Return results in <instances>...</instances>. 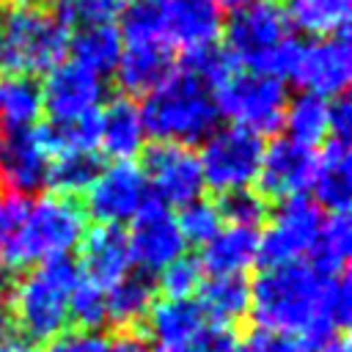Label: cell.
I'll return each instance as SVG.
<instances>
[{"instance_id":"cell-1","label":"cell","mask_w":352,"mask_h":352,"mask_svg":"<svg viewBox=\"0 0 352 352\" xmlns=\"http://www.w3.org/2000/svg\"><path fill=\"white\" fill-rule=\"evenodd\" d=\"M324 278L311 264L264 267L250 286V314L258 327L300 338L302 349L333 336L322 324Z\"/></svg>"},{"instance_id":"cell-2","label":"cell","mask_w":352,"mask_h":352,"mask_svg":"<svg viewBox=\"0 0 352 352\" xmlns=\"http://www.w3.org/2000/svg\"><path fill=\"white\" fill-rule=\"evenodd\" d=\"M85 223V212L74 198L50 192L28 201L16 234L0 248V267L6 272H22L47 258L69 256L80 245Z\"/></svg>"},{"instance_id":"cell-3","label":"cell","mask_w":352,"mask_h":352,"mask_svg":"<svg viewBox=\"0 0 352 352\" xmlns=\"http://www.w3.org/2000/svg\"><path fill=\"white\" fill-rule=\"evenodd\" d=\"M80 272L69 256L47 258L19 275L8 292V316L25 341H50L69 322V297Z\"/></svg>"},{"instance_id":"cell-4","label":"cell","mask_w":352,"mask_h":352,"mask_svg":"<svg viewBox=\"0 0 352 352\" xmlns=\"http://www.w3.org/2000/svg\"><path fill=\"white\" fill-rule=\"evenodd\" d=\"M138 110L146 135L157 143L179 146L206 140L220 118L212 91L187 72H173L165 82L146 94Z\"/></svg>"},{"instance_id":"cell-5","label":"cell","mask_w":352,"mask_h":352,"mask_svg":"<svg viewBox=\"0 0 352 352\" xmlns=\"http://www.w3.org/2000/svg\"><path fill=\"white\" fill-rule=\"evenodd\" d=\"M289 19L275 3H250L231 14L226 25V52L250 72L289 77V66L297 50V41L289 33Z\"/></svg>"},{"instance_id":"cell-6","label":"cell","mask_w":352,"mask_h":352,"mask_svg":"<svg viewBox=\"0 0 352 352\" xmlns=\"http://www.w3.org/2000/svg\"><path fill=\"white\" fill-rule=\"evenodd\" d=\"M66 47L69 33L55 14L36 6L0 8V74L50 72Z\"/></svg>"},{"instance_id":"cell-7","label":"cell","mask_w":352,"mask_h":352,"mask_svg":"<svg viewBox=\"0 0 352 352\" xmlns=\"http://www.w3.org/2000/svg\"><path fill=\"white\" fill-rule=\"evenodd\" d=\"M212 99L217 116H226L228 121H234V126H242L261 138L280 126L289 94L286 82L275 74L234 69L223 82L214 85Z\"/></svg>"},{"instance_id":"cell-8","label":"cell","mask_w":352,"mask_h":352,"mask_svg":"<svg viewBox=\"0 0 352 352\" xmlns=\"http://www.w3.org/2000/svg\"><path fill=\"white\" fill-rule=\"evenodd\" d=\"M261 154H264V140L258 135L234 124L226 129H214L204 140V148L198 154L204 184H209L220 195L250 187V182H256Z\"/></svg>"},{"instance_id":"cell-9","label":"cell","mask_w":352,"mask_h":352,"mask_svg":"<svg viewBox=\"0 0 352 352\" xmlns=\"http://www.w3.org/2000/svg\"><path fill=\"white\" fill-rule=\"evenodd\" d=\"M322 220V209L305 195L280 201V206L258 234V261L264 267L300 261L311 253Z\"/></svg>"},{"instance_id":"cell-10","label":"cell","mask_w":352,"mask_h":352,"mask_svg":"<svg viewBox=\"0 0 352 352\" xmlns=\"http://www.w3.org/2000/svg\"><path fill=\"white\" fill-rule=\"evenodd\" d=\"M349 77H352V52L344 30L314 38L308 44H297L286 80H294L305 94L336 99L346 91Z\"/></svg>"},{"instance_id":"cell-11","label":"cell","mask_w":352,"mask_h":352,"mask_svg":"<svg viewBox=\"0 0 352 352\" xmlns=\"http://www.w3.org/2000/svg\"><path fill=\"white\" fill-rule=\"evenodd\" d=\"M143 176L148 190L165 206H187L201 198L204 170L201 160L190 146L179 143H154L143 151Z\"/></svg>"},{"instance_id":"cell-12","label":"cell","mask_w":352,"mask_h":352,"mask_svg":"<svg viewBox=\"0 0 352 352\" xmlns=\"http://www.w3.org/2000/svg\"><path fill=\"white\" fill-rule=\"evenodd\" d=\"M82 195H85V206H82L85 217L91 214L99 226H118V228L121 223L132 220L151 198L143 170L132 162H113L102 168L94 184Z\"/></svg>"},{"instance_id":"cell-13","label":"cell","mask_w":352,"mask_h":352,"mask_svg":"<svg viewBox=\"0 0 352 352\" xmlns=\"http://www.w3.org/2000/svg\"><path fill=\"white\" fill-rule=\"evenodd\" d=\"M129 258L138 264L140 272H160L170 261L184 256V236L179 231L176 214L160 204L157 198H148L146 206L132 217V226L126 231Z\"/></svg>"},{"instance_id":"cell-14","label":"cell","mask_w":352,"mask_h":352,"mask_svg":"<svg viewBox=\"0 0 352 352\" xmlns=\"http://www.w3.org/2000/svg\"><path fill=\"white\" fill-rule=\"evenodd\" d=\"M38 88H41V110H47L50 121L58 124L99 110L104 99V80L77 66L74 60L55 63Z\"/></svg>"},{"instance_id":"cell-15","label":"cell","mask_w":352,"mask_h":352,"mask_svg":"<svg viewBox=\"0 0 352 352\" xmlns=\"http://www.w3.org/2000/svg\"><path fill=\"white\" fill-rule=\"evenodd\" d=\"M314 165H316L314 148L294 143L289 138H278L261 154V165L256 173L258 192L275 201L297 198L311 187Z\"/></svg>"},{"instance_id":"cell-16","label":"cell","mask_w":352,"mask_h":352,"mask_svg":"<svg viewBox=\"0 0 352 352\" xmlns=\"http://www.w3.org/2000/svg\"><path fill=\"white\" fill-rule=\"evenodd\" d=\"M50 151L36 129L0 132V182L11 195H30L47 184Z\"/></svg>"},{"instance_id":"cell-17","label":"cell","mask_w":352,"mask_h":352,"mask_svg":"<svg viewBox=\"0 0 352 352\" xmlns=\"http://www.w3.org/2000/svg\"><path fill=\"white\" fill-rule=\"evenodd\" d=\"M129 264L132 258H129L126 234L118 226L85 228L80 239V267H77L82 280L107 292L129 272Z\"/></svg>"},{"instance_id":"cell-18","label":"cell","mask_w":352,"mask_h":352,"mask_svg":"<svg viewBox=\"0 0 352 352\" xmlns=\"http://www.w3.org/2000/svg\"><path fill=\"white\" fill-rule=\"evenodd\" d=\"M160 8L168 41L184 50L214 44L223 30V8L217 0H160Z\"/></svg>"},{"instance_id":"cell-19","label":"cell","mask_w":352,"mask_h":352,"mask_svg":"<svg viewBox=\"0 0 352 352\" xmlns=\"http://www.w3.org/2000/svg\"><path fill=\"white\" fill-rule=\"evenodd\" d=\"M311 192V201L319 209H327L330 214H346L352 201V154L346 140L330 138L324 148L316 154Z\"/></svg>"},{"instance_id":"cell-20","label":"cell","mask_w":352,"mask_h":352,"mask_svg":"<svg viewBox=\"0 0 352 352\" xmlns=\"http://www.w3.org/2000/svg\"><path fill=\"white\" fill-rule=\"evenodd\" d=\"M151 346L160 352H187L198 333L209 324L201 305L195 300H162L154 302L148 316Z\"/></svg>"},{"instance_id":"cell-21","label":"cell","mask_w":352,"mask_h":352,"mask_svg":"<svg viewBox=\"0 0 352 352\" xmlns=\"http://www.w3.org/2000/svg\"><path fill=\"white\" fill-rule=\"evenodd\" d=\"M173 72H176L173 47L168 41L124 44L121 55H118V63H116L118 85L126 94H148L160 82H165Z\"/></svg>"},{"instance_id":"cell-22","label":"cell","mask_w":352,"mask_h":352,"mask_svg":"<svg viewBox=\"0 0 352 352\" xmlns=\"http://www.w3.org/2000/svg\"><path fill=\"white\" fill-rule=\"evenodd\" d=\"M146 129L140 110L129 96H116L99 110V148L116 162H132L140 154Z\"/></svg>"},{"instance_id":"cell-23","label":"cell","mask_w":352,"mask_h":352,"mask_svg":"<svg viewBox=\"0 0 352 352\" xmlns=\"http://www.w3.org/2000/svg\"><path fill=\"white\" fill-rule=\"evenodd\" d=\"M258 261V231L242 226H223L206 245L198 258L201 270L209 275H242L250 264Z\"/></svg>"},{"instance_id":"cell-24","label":"cell","mask_w":352,"mask_h":352,"mask_svg":"<svg viewBox=\"0 0 352 352\" xmlns=\"http://www.w3.org/2000/svg\"><path fill=\"white\" fill-rule=\"evenodd\" d=\"M154 294H157V283L148 272L132 270L126 272L116 286H110L104 292L107 300V319L124 333V330H135V324H140L151 305H154Z\"/></svg>"},{"instance_id":"cell-25","label":"cell","mask_w":352,"mask_h":352,"mask_svg":"<svg viewBox=\"0 0 352 352\" xmlns=\"http://www.w3.org/2000/svg\"><path fill=\"white\" fill-rule=\"evenodd\" d=\"M198 294L195 302L212 324L231 327V322L250 311V283L245 275H209V280L198 286Z\"/></svg>"},{"instance_id":"cell-26","label":"cell","mask_w":352,"mask_h":352,"mask_svg":"<svg viewBox=\"0 0 352 352\" xmlns=\"http://www.w3.org/2000/svg\"><path fill=\"white\" fill-rule=\"evenodd\" d=\"M41 113V88L33 77L0 74V132L33 129Z\"/></svg>"},{"instance_id":"cell-27","label":"cell","mask_w":352,"mask_h":352,"mask_svg":"<svg viewBox=\"0 0 352 352\" xmlns=\"http://www.w3.org/2000/svg\"><path fill=\"white\" fill-rule=\"evenodd\" d=\"M121 33L118 28L110 22V25H88V28H80L74 33V38L69 41V50H72V60L99 77L116 72V63H118V55H121Z\"/></svg>"},{"instance_id":"cell-28","label":"cell","mask_w":352,"mask_h":352,"mask_svg":"<svg viewBox=\"0 0 352 352\" xmlns=\"http://www.w3.org/2000/svg\"><path fill=\"white\" fill-rule=\"evenodd\" d=\"M352 250V223L346 214H330L322 220L316 242L311 248V267L319 275H338L346 270Z\"/></svg>"},{"instance_id":"cell-29","label":"cell","mask_w":352,"mask_h":352,"mask_svg":"<svg viewBox=\"0 0 352 352\" xmlns=\"http://www.w3.org/2000/svg\"><path fill=\"white\" fill-rule=\"evenodd\" d=\"M352 0H289L286 19L289 25L314 33V36H333L344 33L349 22Z\"/></svg>"},{"instance_id":"cell-30","label":"cell","mask_w":352,"mask_h":352,"mask_svg":"<svg viewBox=\"0 0 352 352\" xmlns=\"http://www.w3.org/2000/svg\"><path fill=\"white\" fill-rule=\"evenodd\" d=\"M286 138L302 146H314L327 135V99L314 96V94H297L294 99L286 102L283 121Z\"/></svg>"},{"instance_id":"cell-31","label":"cell","mask_w":352,"mask_h":352,"mask_svg":"<svg viewBox=\"0 0 352 352\" xmlns=\"http://www.w3.org/2000/svg\"><path fill=\"white\" fill-rule=\"evenodd\" d=\"M99 170H102V162L94 151H63L50 157L47 184H52L58 195L74 198L94 184Z\"/></svg>"},{"instance_id":"cell-32","label":"cell","mask_w":352,"mask_h":352,"mask_svg":"<svg viewBox=\"0 0 352 352\" xmlns=\"http://www.w3.org/2000/svg\"><path fill=\"white\" fill-rule=\"evenodd\" d=\"M118 33H121V44L168 41L160 0H126V6L121 8V28H118Z\"/></svg>"},{"instance_id":"cell-33","label":"cell","mask_w":352,"mask_h":352,"mask_svg":"<svg viewBox=\"0 0 352 352\" xmlns=\"http://www.w3.org/2000/svg\"><path fill=\"white\" fill-rule=\"evenodd\" d=\"M217 212L223 223L228 226H242V228H256L261 220H267V198L258 190L242 187L223 192L217 201Z\"/></svg>"},{"instance_id":"cell-34","label":"cell","mask_w":352,"mask_h":352,"mask_svg":"<svg viewBox=\"0 0 352 352\" xmlns=\"http://www.w3.org/2000/svg\"><path fill=\"white\" fill-rule=\"evenodd\" d=\"M322 324L330 333H344L352 316V283L349 272L327 275L324 278V292H322Z\"/></svg>"},{"instance_id":"cell-35","label":"cell","mask_w":352,"mask_h":352,"mask_svg":"<svg viewBox=\"0 0 352 352\" xmlns=\"http://www.w3.org/2000/svg\"><path fill=\"white\" fill-rule=\"evenodd\" d=\"M126 0H55V16L66 25H110Z\"/></svg>"},{"instance_id":"cell-36","label":"cell","mask_w":352,"mask_h":352,"mask_svg":"<svg viewBox=\"0 0 352 352\" xmlns=\"http://www.w3.org/2000/svg\"><path fill=\"white\" fill-rule=\"evenodd\" d=\"M176 223H179L184 242H195V245H206L223 228V217L217 212V204H212L206 198H198V201L182 206Z\"/></svg>"},{"instance_id":"cell-37","label":"cell","mask_w":352,"mask_h":352,"mask_svg":"<svg viewBox=\"0 0 352 352\" xmlns=\"http://www.w3.org/2000/svg\"><path fill=\"white\" fill-rule=\"evenodd\" d=\"M234 60L228 58V52L217 44H206V47H195V50H187L184 55V69L187 74H192L195 80H201L206 88L223 82L231 72H234Z\"/></svg>"},{"instance_id":"cell-38","label":"cell","mask_w":352,"mask_h":352,"mask_svg":"<svg viewBox=\"0 0 352 352\" xmlns=\"http://www.w3.org/2000/svg\"><path fill=\"white\" fill-rule=\"evenodd\" d=\"M69 319H74L80 324V330H99L107 322L104 289L80 278L69 297Z\"/></svg>"},{"instance_id":"cell-39","label":"cell","mask_w":352,"mask_h":352,"mask_svg":"<svg viewBox=\"0 0 352 352\" xmlns=\"http://www.w3.org/2000/svg\"><path fill=\"white\" fill-rule=\"evenodd\" d=\"M201 283H204V270H201L198 258L182 256V258L170 261L165 270H160L157 286L165 292L168 300H190Z\"/></svg>"},{"instance_id":"cell-40","label":"cell","mask_w":352,"mask_h":352,"mask_svg":"<svg viewBox=\"0 0 352 352\" xmlns=\"http://www.w3.org/2000/svg\"><path fill=\"white\" fill-rule=\"evenodd\" d=\"M41 352H107V338L96 330H63L50 338Z\"/></svg>"},{"instance_id":"cell-41","label":"cell","mask_w":352,"mask_h":352,"mask_svg":"<svg viewBox=\"0 0 352 352\" xmlns=\"http://www.w3.org/2000/svg\"><path fill=\"white\" fill-rule=\"evenodd\" d=\"M239 352H305L300 338L256 327L245 338H239Z\"/></svg>"},{"instance_id":"cell-42","label":"cell","mask_w":352,"mask_h":352,"mask_svg":"<svg viewBox=\"0 0 352 352\" xmlns=\"http://www.w3.org/2000/svg\"><path fill=\"white\" fill-rule=\"evenodd\" d=\"M187 352H239V336L226 324H206Z\"/></svg>"},{"instance_id":"cell-43","label":"cell","mask_w":352,"mask_h":352,"mask_svg":"<svg viewBox=\"0 0 352 352\" xmlns=\"http://www.w3.org/2000/svg\"><path fill=\"white\" fill-rule=\"evenodd\" d=\"M25 212H28V198L22 195H6L0 201V248L16 234Z\"/></svg>"},{"instance_id":"cell-44","label":"cell","mask_w":352,"mask_h":352,"mask_svg":"<svg viewBox=\"0 0 352 352\" xmlns=\"http://www.w3.org/2000/svg\"><path fill=\"white\" fill-rule=\"evenodd\" d=\"M327 132H333L336 140H346L352 132V102L346 94L327 102Z\"/></svg>"},{"instance_id":"cell-45","label":"cell","mask_w":352,"mask_h":352,"mask_svg":"<svg viewBox=\"0 0 352 352\" xmlns=\"http://www.w3.org/2000/svg\"><path fill=\"white\" fill-rule=\"evenodd\" d=\"M107 352H160V349H154L140 333L124 330L113 341H107Z\"/></svg>"},{"instance_id":"cell-46","label":"cell","mask_w":352,"mask_h":352,"mask_svg":"<svg viewBox=\"0 0 352 352\" xmlns=\"http://www.w3.org/2000/svg\"><path fill=\"white\" fill-rule=\"evenodd\" d=\"M305 352H352V346H349L346 333H333V336H327V338L311 344Z\"/></svg>"},{"instance_id":"cell-47","label":"cell","mask_w":352,"mask_h":352,"mask_svg":"<svg viewBox=\"0 0 352 352\" xmlns=\"http://www.w3.org/2000/svg\"><path fill=\"white\" fill-rule=\"evenodd\" d=\"M14 322H11V316H8V311L6 308H0V344H6V341H11L14 338Z\"/></svg>"},{"instance_id":"cell-48","label":"cell","mask_w":352,"mask_h":352,"mask_svg":"<svg viewBox=\"0 0 352 352\" xmlns=\"http://www.w3.org/2000/svg\"><path fill=\"white\" fill-rule=\"evenodd\" d=\"M0 352H36L33 346H30V341H25V338H11V341H6V344H0Z\"/></svg>"},{"instance_id":"cell-49","label":"cell","mask_w":352,"mask_h":352,"mask_svg":"<svg viewBox=\"0 0 352 352\" xmlns=\"http://www.w3.org/2000/svg\"><path fill=\"white\" fill-rule=\"evenodd\" d=\"M250 3H256V0H217L220 8H231V11H239V8L250 6Z\"/></svg>"},{"instance_id":"cell-50","label":"cell","mask_w":352,"mask_h":352,"mask_svg":"<svg viewBox=\"0 0 352 352\" xmlns=\"http://www.w3.org/2000/svg\"><path fill=\"white\" fill-rule=\"evenodd\" d=\"M14 3H16V6H36L38 0H14Z\"/></svg>"},{"instance_id":"cell-51","label":"cell","mask_w":352,"mask_h":352,"mask_svg":"<svg viewBox=\"0 0 352 352\" xmlns=\"http://www.w3.org/2000/svg\"><path fill=\"white\" fill-rule=\"evenodd\" d=\"M258 3H275V0H258Z\"/></svg>"}]
</instances>
